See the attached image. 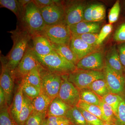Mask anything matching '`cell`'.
<instances>
[{
	"label": "cell",
	"mask_w": 125,
	"mask_h": 125,
	"mask_svg": "<svg viewBox=\"0 0 125 125\" xmlns=\"http://www.w3.org/2000/svg\"><path fill=\"white\" fill-rule=\"evenodd\" d=\"M8 32L11 34L13 47L6 56L1 55L0 59L4 62L7 68L13 72L24 55L32 36L28 31L19 24L15 30Z\"/></svg>",
	"instance_id": "obj_1"
},
{
	"label": "cell",
	"mask_w": 125,
	"mask_h": 125,
	"mask_svg": "<svg viewBox=\"0 0 125 125\" xmlns=\"http://www.w3.org/2000/svg\"><path fill=\"white\" fill-rule=\"evenodd\" d=\"M18 22V24L32 36L41 33L46 26L39 8L33 0L24 9Z\"/></svg>",
	"instance_id": "obj_2"
},
{
	"label": "cell",
	"mask_w": 125,
	"mask_h": 125,
	"mask_svg": "<svg viewBox=\"0 0 125 125\" xmlns=\"http://www.w3.org/2000/svg\"><path fill=\"white\" fill-rule=\"evenodd\" d=\"M35 54L42 67L52 73L61 75H68L77 69L75 65L67 61L55 51L46 56Z\"/></svg>",
	"instance_id": "obj_3"
},
{
	"label": "cell",
	"mask_w": 125,
	"mask_h": 125,
	"mask_svg": "<svg viewBox=\"0 0 125 125\" xmlns=\"http://www.w3.org/2000/svg\"><path fill=\"white\" fill-rule=\"evenodd\" d=\"M105 79L104 73L97 71L76 69L68 75V80L79 90L85 89L95 81Z\"/></svg>",
	"instance_id": "obj_4"
},
{
	"label": "cell",
	"mask_w": 125,
	"mask_h": 125,
	"mask_svg": "<svg viewBox=\"0 0 125 125\" xmlns=\"http://www.w3.org/2000/svg\"><path fill=\"white\" fill-rule=\"evenodd\" d=\"M46 36L52 43L69 46L72 37L69 26L66 24L47 26L41 33Z\"/></svg>",
	"instance_id": "obj_5"
},
{
	"label": "cell",
	"mask_w": 125,
	"mask_h": 125,
	"mask_svg": "<svg viewBox=\"0 0 125 125\" xmlns=\"http://www.w3.org/2000/svg\"><path fill=\"white\" fill-rule=\"evenodd\" d=\"M40 74L42 80L41 90L52 99H54L58 96L62 81L61 75L52 73L42 66Z\"/></svg>",
	"instance_id": "obj_6"
},
{
	"label": "cell",
	"mask_w": 125,
	"mask_h": 125,
	"mask_svg": "<svg viewBox=\"0 0 125 125\" xmlns=\"http://www.w3.org/2000/svg\"><path fill=\"white\" fill-rule=\"evenodd\" d=\"M40 65L32 48L29 45L22 60L12 72L14 79L21 81L32 70Z\"/></svg>",
	"instance_id": "obj_7"
},
{
	"label": "cell",
	"mask_w": 125,
	"mask_h": 125,
	"mask_svg": "<svg viewBox=\"0 0 125 125\" xmlns=\"http://www.w3.org/2000/svg\"><path fill=\"white\" fill-rule=\"evenodd\" d=\"M64 10L66 24L68 26L83 21L86 5L85 1L69 0L62 2Z\"/></svg>",
	"instance_id": "obj_8"
},
{
	"label": "cell",
	"mask_w": 125,
	"mask_h": 125,
	"mask_svg": "<svg viewBox=\"0 0 125 125\" xmlns=\"http://www.w3.org/2000/svg\"><path fill=\"white\" fill-rule=\"evenodd\" d=\"M39 10L46 25L66 24L62 1L59 0L54 5L41 8Z\"/></svg>",
	"instance_id": "obj_9"
},
{
	"label": "cell",
	"mask_w": 125,
	"mask_h": 125,
	"mask_svg": "<svg viewBox=\"0 0 125 125\" xmlns=\"http://www.w3.org/2000/svg\"><path fill=\"white\" fill-rule=\"evenodd\" d=\"M62 78L58 97L72 107L76 106L80 101V91L68 79V74L61 75Z\"/></svg>",
	"instance_id": "obj_10"
},
{
	"label": "cell",
	"mask_w": 125,
	"mask_h": 125,
	"mask_svg": "<svg viewBox=\"0 0 125 125\" xmlns=\"http://www.w3.org/2000/svg\"><path fill=\"white\" fill-rule=\"evenodd\" d=\"M104 69L105 79L109 92L118 94L123 92L125 83L123 75L112 69L106 62Z\"/></svg>",
	"instance_id": "obj_11"
},
{
	"label": "cell",
	"mask_w": 125,
	"mask_h": 125,
	"mask_svg": "<svg viewBox=\"0 0 125 125\" xmlns=\"http://www.w3.org/2000/svg\"><path fill=\"white\" fill-rule=\"evenodd\" d=\"M1 63V71L0 77V86L4 93L6 103L9 107L13 101L14 78L12 72L6 67L4 62L0 59Z\"/></svg>",
	"instance_id": "obj_12"
},
{
	"label": "cell",
	"mask_w": 125,
	"mask_h": 125,
	"mask_svg": "<svg viewBox=\"0 0 125 125\" xmlns=\"http://www.w3.org/2000/svg\"><path fill=\"white\" fill-rule=\"evenodd\" d=\"M77 69L101 71L104 67V57L101 52H95L81 59L76 65Z\"/></svg>",
	"instance_id": "obj_13"
},
{
	"label": "cell",
	"mask_w": 125,
	"mask_h": 125,
	"mask_svg": "<svg viewBox=\"0 0 125 125\" xmlns=\"http://www.w3.org/2000/svg\"><path fill=\"white\" fill-rule=\"evenodd\" d=\"M69 47L76 55L79 61L96 51L97 47L87 44L80 39L72 36Z\"/></svg>",
	"instance_id": "obj_14"
},
{
	"label": "cell",
	"mask_w": 125,
	"mask_h": 125,
	"mask_svg": "<svg viewBox=\"0 0 125 125\" xmlns=\"http://www.w3.org/2000/svg\"><path fill=\"white\" fill-rule=\"evenodd\" d=\"M33 47L35 53L40 56H46L54 52L55 50L51 42L46 36L42 34H38L32 36Z\"/></svg>",
	"instance_id": "obj_15"
},
{
	"label": "cell",
	"mask_w": 125,
	"mask_h": 125,
	"mask_svg": "<svg viewBox=\"0 0 125 125\" xmlns=\"http://www.w3.org/2000/svg\"><path fill=\"white\" fill-rule=\"evenodd\" d=\"M72 34H81L88 33H98L101 25L97 22L83 21L69 26Z\"/></svg>",
	"instance_id": "obj_16"
},
{
	"label": "cell",
	"mask_w": 125,
	"mask_h": 125,
	"mask_svg": "<svg viewBox=\"0 0 125 125\" xmlns=\"http://www.w3.org/2000/svg\"><path fill=\"white\" fill-rule=\"evenodd\" d=\"M72 107L57 96L52 101L48 109L46 115L49 116L65 117L67 112Z\"/></svg>",
	"instance_id": "obj_17"
},
{
	"label": "cell",
	"mask_w": 125,
	"mask_h": 125,
	"mask_svg": "<svg viewBox=\"0 0 125 125\" xmlns=\"http://www.w3.org/2000/svg\"><path fill=\"white\" fill-rule=\"evenodd\" d=\"M23 94L22 89L20 84L17 91L15 94L13 101L9 107V111L10 116L18 125L19 117L22 107Z\"/></svg>",
	"instance_id": "obj_18"
},
{
	"label": "cell",
	"mask_w": 125,
	"mask_h": 125,
	"mask_svg": "<svg viewBox=\"0 0 125 125\" xmlns=\"http://www.w3.org/2000/svg\"><path fill=\"white\" fill-rule=\"evenodd\" d=\"M105 62L112 69L123 75L124 68L121 62L118 50L115 46H112L108 50L106 54Z\"/></svg>",
	"instance_id": "obj_19"
},
{
	"label": "cell",
	"mask_w": 125,
	"mask_h": 125,
	"mask_svg": "<svg viewBox=\"0 0 125 125\" xmlns=\"http://www.w3.org/2000/svg\"><path fill=\"white\" fill-rule=\"evenodd\" d=\"M52 100L41 90L39 95L32 101L34 110L46 115L48 109Z\"/></svg>",
	"instance_id": "obj_20"
},
{
	"label": "cell",
	"mask_w": 125,
	"mask_h": 125,
	"mask_svg": "<svg viewBox=\"0 0 125 125\" xmlns=\"http://www.w3.org/2000/svg\"><path fill=\"white\" fill-rule=\"evenodd\" d=\"M55 51L66 60L76 66L79 61L76 55L70 48L69 46L64 45H55L52 43Z\"/></svg>",
	"instance_id": "obj_21"
},
{
	"label": "cell",
	"mask_w": 125,
	"mask_h": 125,
	"mask_svg": "<svg viewBox=\"0 0 125 125\" xmlns=\"http://www.w3.org/2000/svg\"><path fill=\"white\" fill-rule=\"evenodd\" d=\"M33 110L32 100L23 94L22 107L19 117L18 125H24Z\"/></svg>",
	"instance_id": "obj_22"
},
{
	"label": "cell",
	"mask_w": 125,
	"mask_h": 125,
	"mask_svg": "<svg viewBox=\"0 0 125 125\" xmlns=\"http://www.w3.org/2000/svg\"><path fill=\"white\" fill-rule=\"evenodd\" d=\"M65 117L74 125H89L78 107H72L67 112Z\"/></svg>",
	"instance_id": "obj_23"
},
{
	"label": "cell",
	"mask_w": 125,
	"mask_h": 125,
	"mask_svg": "<svg viewBox=\"0 0 125 125\" xmlns=\"http://www.w3.org/2000/svg\"><path fill=\"white\" fill-rule=\"evenodd\" d=\"M0 5L1 7L6 8L13 12L16 16L18 21L24 9L17 0H0Z\"/></svg>",
	"instance_id": "obj_24"
},
{
	"label": "cell",
	"mask_w": 125,
	"mask_h": 125,
	"mask_svg": "<svg viewBox=\"0 0 125 125\" xmlns=\"http://www.w3.org/2000/svg\"><path fill=\"white\" fill-rule=\"evenodd\" d=\"M88 88L97 95L102 97L110 93L105 79L98 80L94 81Z\"/></svg>",
	"instance_id": "obj_25"
},
{
	"label": "cell",
	"mask_w": 125,
	"mask_h": 125,
	"mask_svg": "<svg viewBox=\"0 0 125 125\" xmlns=\"http://www.w3.org/2000/svg\"><path fill=\"white\" fill-rule=\"evenodd\" d=\"M41 65L34 68L23 79L28 83L41 90L42 80L40 74Z\"/></svg>",
	"instance_id": "obj_26"
},
{
	"label": "cell",
	"mask_w": 125,
	"mask_h": 125,
	"mask_svg": "<svg viewBox=\"0 0 125 125\" xmlns=\"http://www.w3.org/2000/svg\"><path fill=\"white\" fill-rule=\"evenodd\" d=\"M123 98L116 94L109 93L102 97V101L111 106L116 116L119 105Z\"/></svg>",
	"instance_id": "obj_27"
},
{
	"label": "cell",
	"mask_w": 125,
	"mask_h": 125,
	"mask_svg": "<svg viewBox=\"0 0 125 125\" xmlns=\"http://www.w3.org/2000/svg\"><path fill=\"white\" fill-rule=\"evenodd\" d=\"M80 100L87 103L99 106L101 101L96 94L90 89L80 90Z\"/></svg>",
	"instance_id": "obj_28"
},
{
	"label": "cell",
	"mask_w": 125,
	"mask_h": 125,
	"mask_svg": "<svg viewBox=\"0 0 125 125\" xmlns=\"http://www.w3.org/2000/svg\"><path fill=\"white\" fill-rule=\"evenodd\" d=\"M20 84L22 89L23 94L32 101L39 95L41 90L22 80Z\"/></svg>",
	"instance_id": "obj_29"
},
{
	"label": "cell",
	"mask_w": 125,
	"mask_h": 125,
	"mask_svg": "<svg viewBox=\"0 0 125 125\" xmlns=\"http://www.w3.org/2000/svg\"><path fill=\"white\" fill-rule=\"evenodd\" d=\"M99 106L102 111L103 121L114 125L115 115L111 106L102 100Z\"/></svg>",
	"instance_id": "obj_30"
},
{
	"label": "cell",
	"mask_w": 125,
	"mask_h": 125,
	"mask_svg": "<svg viewBox=\"0 0 125 125\" xmlns=\"http://www.w3.org/2000/svg\"><path fill=\"white\" fill-rule=\"evenodd\" d=\"M76 106L96 116L103 121L102 111L99 106L89 104L80 100Z\"/></svg>",
	"instance_id": "obj_31"
},
{
	"label": "cell",
	"mask_w": 125,
	"mask_h": 125,
	"mask_svg": "<svg viewBox=\"0 0 125 125\" xmlns=\"http://www.w3.org/2000/svg\"><path fill=\"white\" fill-rule=\"evenodd\" d=\"M71 123L64 117L49 116L46 115L42 125H65Z\"/></svg>",
	"instance_id": "obj_32"
},
{
	"label": "cell",
	"mask_w": 125,
	"mask_h": 125,
	"mask_svg": "<svg viewBox=\"0 0 125 125\" xmlns=\"http://www.w3.org/2000/svg\"><path fill=\"white\" fill-rule=\"evenodd\" d=\"M46 115L33 110L24 125H42Z\"/></svg>",
	"instance_id": "obj_33"
},
{
	"label": "cell",
	"mask_w": 125,
	"mask_h": 125,
	"mask_svg": "<svg viewBox=\"0 0 125 125\" xmlns=\"http://www.w3.org/2000/svg\"><path fill=\"white\" fill-rule=\"evenodd\" d=\"M0 125H18L10 116L8 106L0 109Z\"/></svg>",
	"instance_id": "obj_34"
},
{
	"label": "cell",
	"mask_w": 125,
	"mask_h": 125,
	"mask_svg": "<svg viewBox=\"0 0 125 125\" xmlns=\"http://www.w3.org/2000/svg\"><path fill=\"white\" fill-rule=\"evenodd\" d=\"M78 109L81 112L89 125H103L104 122L93 114L78 107Z\"/></svg>",
	"instance_id": "obj_35"
},
{
	"label": "cell",
	"mask_w": 125,
	"mask_h": 125,
	"mask_svg": "<svg viewBox=\"0 0 125 125\" xmlns=\"http://www.w3.org/2000/svg\"><path fill=\"white\" fill-rule=\"evenodd\" d=\"M105 16V9L102 5L95 4L93 11L92 16L93 21L97 22L104 19Z\"/></svg>",
	"instance_id": "obj_36"
},
{
	"label": "cell",
	"mask_w": 125,
	"mask_h": 125,
	"mask_svg": "<svg viewBox=\"0 0 125 125\" xmlns=\"http://www.w3.org/2000/svg\"><path fill=\"white\" fill-rule=\"evenodd\" d=\"M120 11V6L119 1H117L110 10L108 15L109 24H112L118 20Z\"/></svg>",
	"instance_id": "obj_37"
},
{
	"label": "cell",
	"mask_w": 125,
	"mask_h": 125,
	"mask_svg": "<svg viewBox=\"0 0 125 125\" xmlns=\"http://www.w3.org/2000/svg\"><path fill=\"white\" fill-rule=\"evenodd\" d=\"M72 35L80 39L89 45L97 47L96 45V42L98 38V34L88 33L77 35L72 34Z\"/></svg>",
	"instance_id": "obj_38"
},
{
	"label": "cell",
	"mask_w": 125,
	"mask_h": 125,
	"mask_svg": "<svg viewBox=\"0 0 125 125\" xmlns=\"http://www.w3.org/2000/svg\"><path fill=\"white\" fill-rule=\"evenodd\" d=\"M112 30V25L110 24L105 25L102 28L98 34V38L96 42L97 46H99L103 43L107 37L111 32Z\"/></svg>",
	"instance_id": "obj_39"
},
{
	"label": "cell",
	"mask_w": 125,
	"mask_h": 125,
	"mask_svg": "<svg viewBox=\"0 0 125 125\" xmlns=\"http://www.w3.org/2000/svg\"><path fill=\"white\" fill-rule=\"evenodd\" d=\"M116 117L118 125H125V100L122 99Z\"/></svg>",
	"instance_id": "obj_40"
},
{
	"label": "cell",
	"mask_w": 125,
	"mask_h": 125,
	"mask_svg": "<svg viewBox=\"0 0 125 125\" xmlns=\"http://www.w3.org/2000/svg\"><path fill=\"white\" fill-rule=\"evenodd\" d=\"M114 39L118 42H125V23L119 26L115 32Z\"/></svg>",
	"instance_id": "obj_41"
},
{
	"label": "cell",
	"mask_w": 125,
	"mask_h": 125,
	"mask_svg": "<svg viewBox=\"0 0 125 125\" xmlns=\"http://www.w3.org/2000/svg\"><path fill=\"white\" fill-rule=\"evenodd\" d=\"M39 9L52 5L57 3L59 0H33Z\"/></svg>",
	"instance_id": "obj_42"
},
{
	"label": "cell",
	"mask_w": 125,
	"mask_h": 125,
	"mask_svg": "<svg viewBox=\"0 0 125 125\" xmlns=\"http://www.w3.org/2000/svg\"><path fill=\"white\" fill-rule=\"evenodd\" d=\"M95 5V4H93L86 7L84 12L83 21L93 22L92 16V11Z\"/></svg>",
	"instance_id": "obj_43"
},
{
	"label": "cell",
	"mask_w": 125,
	"mask_h": 125,
	"mask_svg": "<svg viewBox=\"0 0 125 125\" xmlns=\"http://www.w3.org/2000/svg\"><path fill=\"white\" fill-rule=\"evenodd\" d=\"M117 49L121 62L125 69V42L120 43L117 46Z\"/></svg>",
	"instance_id": "obj_44"
},
{
	"label": "cell",
	"mask_w": 125,
	"mask_h": 125,
	"mask_svg": "<svg viewBox=\"0 0 125 125\" xmlns=\"http://www.w3.org/2000/svg\"><path fill=\"white\" fill-rule=\"evenodd\" d=\"M7 106H8V105L6 103V98L4 93L1 87H0V109Z\"/></svg>",
	"instance_id": "obj_45"
},
{
	"label": "cell",
	"mask_w": 125,
	"mask_h": 125,
	"mask_svg": "<svg viewBox=\"0 0 125 125\" xmlns=\"http://www.w3.org/2000/svg\"><path fill=\"white\" fill-rule=\"evenodd\" d=\"M103 125H112V124H109V123H106V122H104Z\"/></svg>",
	"instance_id": "obj_46"
},
{
	"label": "cell",
	"mask_w": 125,
	"mask_h": 125,
	"mask_svg": "<svg viewBox=\"0 0 125 125\" xmlns=\"http://www.w3.org/2000/svg\"><path fill=\"white\" fill-rule=\"evenodd\" d=\"M74 125L73 124H72V123H69V124H67V125Z\"/></svg>",
	"instance_id": "obj_47"
}]
</instances>
